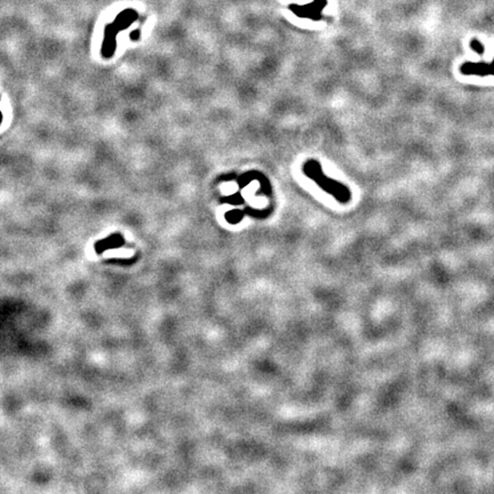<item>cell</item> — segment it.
Listing matches in <instances>:
<instances>
[{
  "mask_svg": "<svg viewBox=\"0 0 494 494\" xmlns=\"http://www.w3.org/2000/svg\"><path fill=\"white\" fill-rule=\"evenodd\" d=\"M304 173L305 175L317 182L319 187H322L323 189L328 191L330 194H332L337 199H340L342 202L349 200L350 194L347 188L339 184L338 182L330 180L328 177H326L316 161L307 162L304 166Z\"/></svg>",
  "mask_w": 494,
  "mask_h": 494,
  "instance_id": "6da1fadb",
  "label": "cell"
},
{
  "mask_svg": "<svg viewBox=\"0 0 494 494\" xmlns=\"http://www.w3.org/2000/svg\"><path fill=\"white\" fill-rule=\"evenodd\" d=\"M463 75H476V76H494V60L491 63H464L461 67Z\"/></svg>",
  "mask_w": 494,
  "mask_h": 494,
  "instance_id": "7a4b0ae2",
  "label": "cell"
},
{
  "mask_svg": "<svg viewBox=\"0 0 494 494\" xmlns=\"http://www.w3.org/2000/svg\"><path fill=\"white\" fill-rule=\"evenodd\" d=\"M470 46L471 48L475 51L476 53L478 54H483L484 53V46H483V44L481 42H478L476 40V39H474V40L470 43Z\"/></svg>",
  "mask_w": 494,
  "mask_h": 494,
  "instance_id": "3957f363",
  "label": "cell"
}]
</instances>
